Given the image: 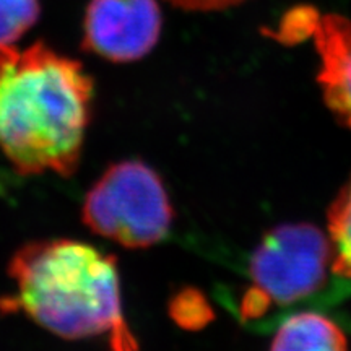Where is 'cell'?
I'll use <instances>...</instances> for the list:
<instances>
[{
	"instance_id": "cell-1",
	"label": "cell",
	"mask_w": 351,
	"mask_h": 351,
	"mask_svg": "<svg viewBox=\"0 0 351 351\" xmlns=\"http://www.w3.org/2000/svg\"><path fill=\"white\" fill-rule=\"evenodd\" d=\"M93 95L83 65L44 43L0 47V153L21 174L75 173Z\"/></svg>"
},
{
	"instance_id": "cell-2",
	"label": "cell",
	"mask_w": 351,
	"mask_h": 351,
	"mask_svg": "<svg viewBox=\"0 0 351 351\" xmlns=\"http://www.w3.org/2000/svg\"><path fill=\"white\" fill-rule=\"evenodd\" d=\"M12 296L0 309L23 311L67 340L106 337L112 351H138L124 317L116 258L72 239H43L13 254Z\"/></svg>"
},
{
	"instance_id": "cell-3",
	"label": "cell",
	"mask_w": 351,
	"mask_h": 351,
	"mask_svg": "<svg viewBox=\"0 0 351 351\" xmlns=\"http://www.w3.org/2000/svg\"><path fill=\"white\" fill-rule=\"evenodd\" d=\"M332 278L340 276L328 236L309 223L276 226L263 236L249 262L251 288L241 301V315L258 320L271 309L317 300Z\"/></svg>"
},
{
	"instance_id": "cell-4",
	"label": "cell",
	"mask_w": 351,
	"mask_h": 351,
	"mask_svg": "<svg viewBox=\"0 0 351 351\" xmlns=\"http://www.w3.org/2000/svg\"><path fill=\"white\" fill-rule=\"evenodd\" d=\"M82 218L122 247L145 249L168 236L174 212L160 176L142 161L127 160L109 166L88 191Z\"/></svg>"
},
{
	"instance_id": "cell-5",
	"label": "cell",
	"mask_w": 351,
	"mask_h": 351,
	"mask_svg": "<svg viewBox=\"0 0 351 351\" xmlns=\"http://www.w3.org/2000/svg\"><path fill=\"white\" fill-rule=\"evenodd\" d=\"M161 28L156 0H91L83 21V49L109 62H135L153 51Z\"/></svg>"
},
{
	"instance_id": "cell-6",
	"label": "cell",
	"mask_w": 351,
	"mask_h": 351,
	"mask_svg": "<svg viewBox=\"0 0 351 351\" xmlns=\"http://www.w3.org/2000/svg\"><path fill=\"white\" fill-rule=\"evenodd\" d=\"M298 15V13H296ZM296 25L309 29L320 59L317 82L327 108L341 124L351 129V21L337 13L309 8L300 12Z\"/></svg>"
},
{
	"instance_id": "cell-7",
	"label": "cell",
	"mask_w": 351,
	"mask_h": 351,
	"mask_svg": "<svg viewBox=\"0 0 351 351\" xmlns=\"http://www.w3.org/2000/svg\"><path fill=\"white\" fill-rule=\"evenodd\" d=\"M270 351H348L341 328L327 315L300 311L276 327Z\"/></svg>"
},
{
	"instance_id": "cell-8",
	"label": "cell",
	"mask_w": 351,
	"mask_h": 351,
	"mask_svg": "<svg viewBox=\"0 0 351 351\" xmlns=\"http://www.w3.org/2000/svg\"><path fill=\"white\" fill-rule=\"evenodd\" d=\"M327 219L335 274L351 282V179L332 202Z\"/></svg>"
},
{
	"instance_id": "cell-9",
	"label": "cell",
	"mask_w": 351,
	"mask_h": 351,
	"mask_svg": "<svg viewBox=\"0 0 351 351\" xmlns=\"http://www.w3.org/2000/svg\"><path fill=\"white\" fill-rule=\"evenodd\" d=\"M41 15L39 0H0V47H12Z\"/></svg>"
},
{
	"instance_id": "cell-10",
	"label": "cell",
	"mask_w": 351,
	"mask_h": 351,
	"mask_svg": "<svg viewBox=\"0 0 351 351\" xmlns=\"http://www.w3.org/2000/svg\"><path fill=\"white\" fill-rule=\"evenodd\" d=\"M168 2L189 12H217L238 5L244 0H168Z\"/></svg>"
}]
</instances>
